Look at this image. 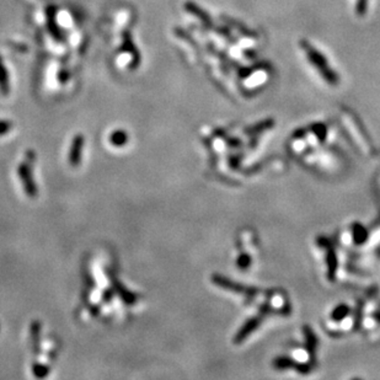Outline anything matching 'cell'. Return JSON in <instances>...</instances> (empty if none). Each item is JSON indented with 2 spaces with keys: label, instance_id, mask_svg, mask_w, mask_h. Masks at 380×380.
Listing matches in <instances>:
<instances>
[{
  "label": "cell",
  "instance_id": "cell-4",
  "mask_svg": "<svg viewBox=\"0 0 380 380\" xmlns=\"http://www.w3.org/2000/svg\"><path fill=\"white\" fill-rule=\"evenodd\" d=\"M126 138H127V135H126V133L123 132V130H117V132H113L112 134V141L117 144L125 142Z\"/></svg>",
  "mask_w": 380,
  "mask_h": 380
},
{
  "label": "cell",
  "instance_id": "cell-1",
  "mask_svg": "<svg viewBox=\"0 0 380 380\" xmlns=\"http://www.w3.org/2000/svg\"><path fill=\"white\" fill-rule=\"evenodd\" d=\"M46 25L48 33L53 37L56 41L63 42L64 41V33L61 30L57 21V8L54 5L47 6L46 9Z\"/></svg>",
  "mask_w": 380,
  "mask_h": 380
},
{
  "label": "cell",
  "instance_id": "cell-5",
  "mask_svg": "<svg viewBox=\"0 0 380 380\" xmlns=\"http://www.w3.org/2000/svg\"><path fill=\"white\" fill-rule=\"evenodd\" d=\"M11 127V123L9 121H0V134L8 132Z\"/></svg>",
  "mask_w": 380,
  "mask_h": 380
},
{
  "label": "cell",
  "instance_id": "cell-3",
  "mask_svg": "<svg viewBox=\"0 0 380 380\" xmlns=\"http://www.w3.org/2000/svg\"><path fill=\"white\" fill-rule=\"evenodd\" d=\"M0 92L3 95H8L10 92V77L1 57H0Z\"/></svg>",
  "mask_w": 380,
  "mask_h": 380
},
{
  "label": "cell",
  "instance_id": "cell-2",
  "mask_svg": "<svg viewBox=\"0 0 380 380\" xmlns=\"http://www.w3.org/2000/svg\"><path fill=\"white\" fill-rule=\"evenodd\" d=\"M120 51L130 54V57H132V61H130V68L132 69L137 68L139 62H141V54H139V51H138L134 42H133L129 31H123L122 44H121Z\"/></svg>",
  "mask_w": 380,
  "mask_h": 380
}]
</instances>
